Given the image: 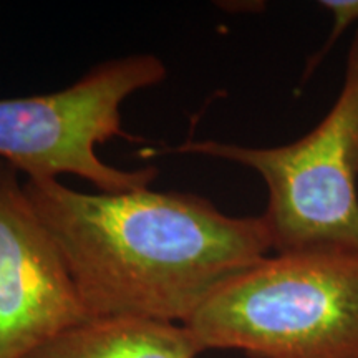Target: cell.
Instances as JSON below:
<instances>
[{"label":"cell","instance_id":"3","mask_svg":"<svg viewBox=\"0 0 358 358\" xmlns=\"http://www.w3.org/2000/svg\"><path fill=\"white\" fill-rule=\"evenodd\" d=\"M166 153L209 156L261 174L268 191L261 217L277 254L358 256V30L337 101L301 140L275 148L192 140Z\"/></svg>","mask_w":358,"mask_h":358},{"label":"cell","instance_id":"7","mask_svg":"<svg viewBox=\"0 0 358 358\" xmlns=\"http://www.w3.org/2000/svg\"><path fill=\"white\" fill-rule=\"evenodd\" d=\"M320 7H324L325 10H329L334 15V29L324 47L317 50V53H313L310 60H308L307 69L303 71V80L310 77L312 71L324 60L343 30H347L352 24L358 22V0H324V2H320Z\"/></svg>","mask_w":358,"mask_h":358},{"label":"cell","instance_id":"1","mask_svg":"<svg viewBox=\"0 0 358 358\" xmlns=\"http://www.w3.org/2000/svg\"><path fill=\"white\" fill-rule=\"evenodd\" d=\"M24 187L90 319L186 324L209 295L272 249L261 216H227L191 192H83L58 179H25Z\"/></svg>","mask_w":358,"mask_h":358},{"label":"cell","instance_id":"6","mask_svg":"<svg viewBox=\"0 0 358 358\" xmlns=\"http://www.w3.org/2000/svg\"><path fill=\"white\" fill-rule=\"evenodd\" d=\"M203 347L185 324L136 315L88 319L27 358H198Z\"/></svg>","mask_w":358,"mask_h":358},{"label":"cell","instance_id":"2","mask_svg":"<svg viewBox=\"0 0 358 358\" xmlns=\"http://www.w3.org/2000/svg\"><path fill=\"white\" fill-rule=\"evenodd\" d=\"M185 325L204 352L358 358V256H267L209 295Z\"/></svg>","mask_w":358,"mask_h":358},{"label":"cell","instance_id":"5","mask_svg":"<svg viewBox=\"0 0 358 358\" xmlns=\"http://www.w3.org/2000/svg\"><path fill=\"white\" fill-rule=\"evenodd\" d=\"M19 174L0 161V358H27L90 319Z\"/></svg>","mask_w":358,"mask_h":358},{"label":"cell","instance_id":"4","mask_svg":"<svg viewBox=\"0 0 358 358\" xmlns=\"http://www.w3.org/2000/svg\"><path fill=\"white\" fill-rule=\"evenodd\" d=\"M166 77L161 58L134 53L100 62L58 92L0 98V158L27 179L71 174L100 192L150 187L158 169L115 168L98 156L96 148L127 136L123 103Z\"/></svg>","mask_w":358,"mask_h":358}]
</instances>
